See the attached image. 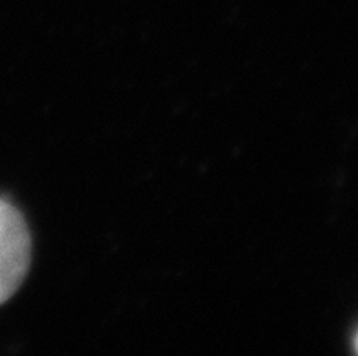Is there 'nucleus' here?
<instances>
[{"mask_svg": "<svg viewBox=\"0 0 358 356\" xmlns=\"http://www.w3.org/2000/svg\"><path fill=\"white\" fill-rule=\"evenodd\" d=\"M355 343H357V351H358V334H357V340H355Z\"/></svg>", "mask_w": 358, "mask_h": 356, "instance_id": "2", "label": "nucleus"}, {"mask_svg": "<svg viewBox=\"0 0 358 356\" xmlns=\"http://www.w3.org/2000/svg\"><path fill=\"white\" fill-rule=\"evenodd\" d=\"M31 262V236L13 204L0 199V306L17 293Z\"/></svg>", "mask_w": 358, "mask_h": 356, "instance_id": "1", "label": "nucleus"}]
</instances>
